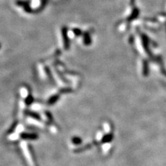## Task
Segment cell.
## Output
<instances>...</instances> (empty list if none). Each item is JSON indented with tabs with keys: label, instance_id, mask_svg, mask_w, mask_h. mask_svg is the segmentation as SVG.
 Masks as SVG:
<instances>
[{
	"label": "cell",
	"instance_id": "cell-1",
	"mask_svg": "<svg viewBox=\"0 0 166 166\" xmlns=\"http://www.w3.org/2000/svg\"><path fill=\"white\" fill-rule=\"evenodd\" d=\"M22 136L25 139H36L37 138L36 135L33 134H22Z\"/></svg>",
	"mask_w": 166,
	"mask_h": 166
},
{
	"label": "cell",
	"instance_id": "cell-2",
	"mask_svg": "<svg viewBox=\"0 0 166 166\" xmlns=\"http://www.w3.org/2000/svg\"><path fill=\"white\" fill-rule=\"evenodd\" d=\"M58 99V96H54L53 97V100H49V103L51 104H53L55 102L57 101V99Z\"/></svg>",
	"mask_w": 166,
	"mask_h": 166
}]
</instances>
